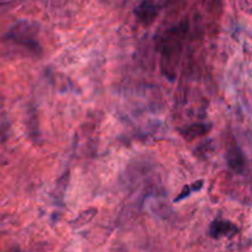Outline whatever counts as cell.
Instances as JSON below:
<instances>
[{"label":"cell","instance_id":"11","mask_svg":"<svg viewBox=\"0 0 252 252\" xmlns=\"http://www.w3.org/2000/svg\"><path fill=\"white\" fill-rule=\"evenodd\" d=\"M240 6L247 14H252V0H239Z\"/></svg>","mask_w":252,"mask_h":252},{"label":"cell","instance_id":"9","mask_svg":"<svg viewBox=\"0 0 252 252\" xmlns=\"http://www.w3.org/2000/svg\"><path fill=\"white\" fill-rule=\"evenodd\" d=\"M244 54H245V62H246L247 69H249L250 74L252 75V47L250 44H244Z\"/></svg>","mask_w":252,"mask_h":252},{"label":"cell","instance_id":"1","mask_svg":"<svg viewBox=\"0 0 252 252\" xmlns=\"http://www.w3.org/2000/svg\"><path fill=\"white\" fill-rule=\"evenodd\" d=\"M188 25L182 22L179 26L174 27L166 34L162 50V72L166 74V78L174 80L175 69L179 63L180 54L182 51V41L187 32Z\"/></svg>","mask_w":252,"mask_h":252},{"label":"cell","instance_id":"8","mask_svg":"<svg viewBox=\"0 0 252 252\" xmlns=\"http://www.w3.org/2000/svg\"><path fill=\"white\" fill-rule=\"evenodd\" d=\"M68 182H69V171L65 172V174L60 177L59 181H58L57 188H55V192H54L55 196H58V197H59V196L60 197L64 196L65 191H67V187H68Z\"/></svg>","mask_w":252,"mask_h":252},{"label":"cell","instance_id":"3","mask_svg":"<svg viewBox=\"0 0 252 252\" xmlns=\"http://www.w3.org/2000/svg\"><path fill=\"white\" fill-rule=\"evenodd\" d=\"M226 162L236 175H245L247 171V160L237 145L229 148L226 153Z\"/></svg>","mask_w":252,"mask_h":252},{"label":"cell","instance_id":"2","mask_svg":"<svg viewBox=\"0 0 252 252\" xmlns=\"http://www.w3.org/2000/svg\"><path fill=\"white\" fill-rule=\"evenodd\" d=\"M37 31H38V29H37L36 25L30 22V21H18L15 26L11 27L9 34L6 35V38L18 44L21 47L27 48L30 52L35 53V54H39L41 46L36 39Z\"/></svg>","mask_w":252,"mask_h":252},{"label":"cell","instance_id":"10","mask_svg":"<svg viewBox=\"0 0 252 252\" xmlns=\"http://www.w3.org/2000/svg\"><path fill=\"white\" fill-rule=\"evenodd\" d=\"M192 192H195V190H193L192 185H186L185 187L182 188L181 193H180V195L177 196L176 198H175L174 202H180V200H182V199H185V198L190 197V195Z\"/></svg>","mask_w":252,"mask_h":252},{"label":"cell","instance_id":"6","mask_svg":"<svg viewBox=\"0 0 252 252\" xmlns=\"http://www.w3.org/2000/svg\"><path fill=\"white\" fill-rule=\"evenodd\" d=\"M96 214H97L96 208H89L86 209V211L81 212V213L79 214L75 219H73L69 224H71L72 228L78 229L80 228V226H84L85 224L90 223V221L96 216Z\"/></svg>","mask_w":252,"mask_h":252},{"label":"cell","instance_id":"4","mask_svg":"<svg viewBox=\"0 0 252 252\" xmlns=\"http://www.w3.org/2000/svg\"><path fill=\"white\" fill-rule=\"evenodd\" d=\"M135 16L144 25L151 24L159 14V8L154 0H142L134 9Z\"/></svg>","mask_w":252,"mask_h":252},{"label":"cell","instance_id":"5","mask_svg":"<svg viewBox=\"0 0 252 252\" xmlns=\"http://www.w3.org/2000/svg\"><path fill=\"white\" fill-rule=\"evenodd\" d=\"M237 233V226L232 221L216 219L209 226V234L214 239H220L223 236H233Z\"/></svg>","mask_w":252,"mask_h":252},{"label":"cell","instance_id":"7","mask_svg":"<svg viewBox=\"0 0 252 252\" xmlns=\"http://www.w3.org/2000/svg\"><path fill=\"white\" fill-rule=\"evenodd\" d=\"M209 129H211V127L207 125H192L186 127L185 129H182L181 133L186 139L191 141V139L196 138V137L207 134L209 132Z\"/></svg>","mask_w":252,"mask_h":252}]
</instances>
